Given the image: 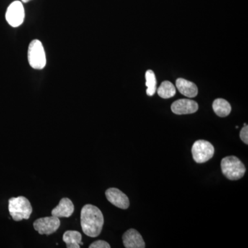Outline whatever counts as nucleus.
<instances>
[{
	"label": "nucleus",
	"instance_id": "1",
	"mask_svg": "<svg viewBox=\"0 0 248 248\" xmlns=\"http://www.w3.org/2000/svg\"><path fill=\"white\" fill-rule=\"evenodd\" d=\"M104 223V216L97 207L87 204L81 209V226L85 234L97 237L102 232Z\"/></svg>",
	"mask_w": 248,
	"mask_h": 248
},
{
	"label": "nucleus",
	"instance_id": "2",
	"mask_svg": "<svg viewBox=\"0 0 248 248\" xmlns=\"http://www.w3.org/2000/svg\"><path fill=\"white\" fill-rule=\"evenodd\" d=\"M9 210L14 221H20L30 218L32 208L26 197H12L9 200Z\"/></svg>",
	"mask_w": 248,
	"mask_h": 248
},
{
	"label": "nucleus",
	"instance_id": "3",
	"mask_svg": "<svg viewBox=\"0 0 248 248\" xmlns=\"http://www.w3.org/2000/svg\"><path fill=\"white\" fill-rule=\"evenodd\" d=\"M221 170L225 177L232 181L244 177L246 169L244 164L235 156H226L221 161Z\"/></svg>",
	"mask_w": 248,
	"mask_h": 248
},
{
	"label": "nucleus",
	"instance_id": "4",
	"mask_svg": "<svg viewBox=\"0 0 248 248\" xmlns=\"http://www.w3.org/2000/svg\"><path fill=\"white\" fill-rule=\"evenodd\" d=\"M28 60L34 69H43L46 65L45 48L40 40H34L31 42L28 49Z\"/></svg>",
	"mask_w": 248,
	"mask_h": 248
},
{
	"label": "nucleus",
	"instance_id": "5",
	"mask_svg": "<svg viewBox=\"0 0 248 248\" xmlns=\"http://www.w3.org/2000/svg\"><path fill=\"white\" fill-rule=\"evenodd\" d=\"M215 148L210 142L205 140L196 141L192 148L193 159L198 164L206 162L213 158Z\"/></svg>",
	"mask_w": 248,
	"mask_h": 248
},
{
	"label": "nucleus",
	"instance_id": "6",
	"mask_svg": "<svg viewBox=\"0 0 248 248\" xmlns=\"http://www.w3.org/2000/svg\"><path fill=\"white\" fill-rule=\"evenodd\" d=\"M25 17V11L22 3L15 1L10 4L6 13V19L10 26L16 28L22 25Z\"/></svg>",
	"mask_w": 248,
	"mask_h": 248
},
{
	"label": "nucleus",
	"instance_id": "7",
	"mask_svg": "<svg viewBox=\"0 0 248 248\" xmlns=\"http://www.w3.org/2000/svg\"><path fill=\"white\" fill-rule=\"evenodd\" d=\"M60 224L61 222L58 217L51 216L38 218L34 222L33 227L39 234L50 235L58 231Z\"/></svg>",
	"mask_w": 248,
	"mask_h": 248
},
{
	"label": "nucleus",
	"instance_id": "8",
	"mask_svg": "<svg viewBox=\"0 0 248 248\" xmlns=\"http://www.w3.org/2000/svg\"><path fill=\"white\" fill-rule=\"evenodd\" d=\"M106 197L109 202L117 208L125 210L128 209L130 205L128 197L122 191L115 187L108 189L106 191Z\"/></svg>",
	"mask_w": 248,
	"mask_h": 248
},
{
	"label": "nucleus",
	"instance_id": "9",
	"mask_svg": "<svg viewBox=\"0 0 248 248\" xmlns=\"http://www.w3.org/2000/svg\"><path fill=\"white\" fill-rule=\"evenodd\" d=\"M198 109V104L191 99H179L173 103L171 106L172 112L176 115H179L195 113Z\"/></svg>",
	"mask_w": 248,
	"mask_h": 248
},
{
	"label": "nucleus",
	"instance_id": "10",
	"mask_svg": "<svg viewBox=\"0 0 248 248\" xmlns=\"http://www.w3.org/2000/svg\"><path fill=\"white\" fill-rule=\"evenodd\" d=\"M123 244L126 248H144L146 244L143 237L138 231L135 229H130L123 235Z\"/></svg>",
	"mask_w": 248,
	"mask_h": 248
},
{
	"label": "nucleus",
	"instance_id": "11",
	"mask_svg": "<svg viewBox=\"0 0 248 248\" xmlns=\"http://www.w3.org/2000/svg\"><path fill=\"white\" fill-rule=\"evenodd\" d=\"M75 207L72 201L68 198H63L60 203L52 210V216L56 217H66L68 218L74 213Z\"/></svg>",
	"mask_w": 248,
	"mask_h": 248
},
{
	"label": "nucleus",
	"instance_id": "12",
	"mask_svg": "<svg viewBox=\"0 0 248 248\" xmlns=\"http://www.w3.org/2000/svg\"><path fill=\"white\" fill-rule=\"evenodd\" d=\"M176 86L179 92L186 97H195L198 94V89L195 84L183 78H179L176 81Z\"/></svg>",
	"mask_w": 248,
	"mask_h": 248
},
{
	"label": "nucleus",
	"instance_id": "13",
	"mask_svg": "<svg viewBox=\"0 0 248 248\" xmlns=\"http://www.w3.org/2000/svg\"><path fill=\"white\" fill-rule=\"evenodd\" d=\"M82 236L79 232L76 231H68L63 235V241L66 243V248H79Z\"/></svg>",
	"mask_w": 248,
	"mask_h": 248
},
{
	"label": "nucleus",
	"instance_id": "14",
	"mask_svg": "<svg viewBox=\"0 0 248 248\" xmlns=\"http://www.w3.org/2000/svg\"><path fill=\"white\" fill-rule=\"evenodd\" d=\"M213 108L216 115L220 117H227L230 115L232 110L231 104L223 99H215L213 102Z\"/></svg>",
	"mask_w": 248,
	"mask_h": 248
},
{
	"label": "nucleus",
	"instance_id": "15",
	"mask_svg": "<svg viewBox=\"0 0 248 248\" xmlns=\"http://www.w3.org/2000/svg\"><path fill=\"white\" fill-rule=\"evenodd\" d=\"M157 93L159 97L163 99H169L174 97L176 94V89L170 81H164L157 89Z\"/></svg>",
	"mask_w": 248,
	"mask_h": 248
},
{
	"label": "nucleus",
	"instance_id": "16",
	"mask_svg": "<svg viewBox=\"0 0 248 248\" xmlns=\"http://www.w3.org/2000/svg\"><path fill=\"white\" fill-rule=\"evenodd\" d=\"M146 93L148 96H153L156 91V79L154 72L148 70L146 73Z\"/></svg>",
	"mask_w": 248,
	"mask_h": 248
},
{
	"label": "nucleus",
	"instance_id": "17",
	"mask_svg": "<svg viewBox=\"0 0 248 248\" xmlns=\"http://www.w3.org/2000/svg\"><path fill=\"white\" fill-rule=\"evenodd\" d=\"M90 248H110V246L107 241L103 240L94 241L89 246Z\"/></svg>",
	"mask_w": 248,
	"mask_h": 248
},
{
	"label": "nucleus",
	"instance_id": "18",
	"mask_svg": "<svg viewBox=\"0 0 248 248\" xmlns=\"http://www.w3.org/2000/svg\"><path fill=\"white\" fill-rule=\"evenodd\" d=\"M240 138L246 144H248V126L246 124H244V128L240 132Z\"/></svg>",
	"mask_w": 248,
	"mask_h": 248
},
{
	"label": "nucleus",
	"instance_id": "19",
	"mask_svg": "<svg viewBox=\"0 0 248 248\" xmlns=\"http://www.w3.org/2000/svg\"><path fill=\"white\" fill-rule=\"evenodd\" d=\"M30 1H31V0H22V2H24V3H27Z\"/></svg>",
	"mask_w": 248,
	"mask_h": 248
}]
</instances>
